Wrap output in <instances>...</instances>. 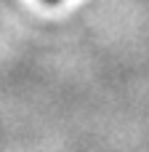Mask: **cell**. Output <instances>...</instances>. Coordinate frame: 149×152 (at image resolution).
I'll return each instance as SVG.
<instances>
[{"label":"cell","mask_w":149,"mask_h":152,"mask_svg":"<svg viewBox=\"0 0 149 152\" xmlns=\"http://www.w3.org/2000/svg\"><path fill=\"white\" fill-rule=\"evenodd\" d=\"M45 3H59V0H45Z\"/></svg>","instance_id":"6da1fadb"}]
</instances>
